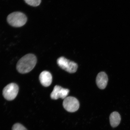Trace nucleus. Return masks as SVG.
<instances>
[{"label":"nucleus","mask_w":130,"mask_h":130,"mask_svg":"<svg viewBox=\"0 0 130 130\" xmlns=\"http://www.w3.org/2000/svg\"><path fill=\"white\" fill-rule=\"evenodd\" d=\"M36 56L32 54L25 55L19 60L16 66L18 72L21 74L28 73L32 70L36 64Z\"/></svg>","instance_id":"obj_1"},{"label":"nucleus","mask_w":130,"mask_h":130,"mask_svg":"<svg viewBox=\"0 0 130 130\" xmlns=\"http://www.w3.org/2000/svg\"><path fill=\"white\" fill-rule=\"evenodd\" d=\"M7 20L8 23L12 26L18 27L25 25L27 22V18L23 13L14 12L8 15Z\"/></svg>","instance_id":"obj_2"},{"label":"nucleus","mask_w":130,"mask_h":130,"mask_svg":"<svg viewBox=\"0 0 130 130\" xmlns=\"http://www.w3.org/2000/svg\"><path fill=\"white\" fill-rule=\"evenodd\" d=\"M57 63L60 67L68 72L73 73L77 71L78 65L77 63L70 61L64 57H61L58 58Z\"/></svg>","instance_id":"obj_3"},{"label":"nucleus","mask_w":130,"mask_h":130,"mask_svg":"<svg viewBox=\"0 0 130 130\" xmlns=\"http://www.w3.org/2000/svg\"><path fill=\"white\" fill-rule=\"evenodd\" d=\"M19 90L18 86L14 83L10 84L4 87L3 93L4 98L8 101H12L15 98Z\"/></svg>","instance_id":"obj_4"},{"label":"nucleus","mask_w":130,"mask_h":130,"mask_svg":"<svg viewBox=\"0 0 130 130\" xmlns=\"http://www.w3.org/2000/svg\"><path fill=\"white\" fill-rule=\"evenodd\" d=\"M63 105L67 111L70 112H74L79 109V104L78 100L75 98L69 96L64 99Z\"/></svg>","instance_id":"obj_5"},{"label":"nucleus","mask_w":130,"mask_h":130,"mask_svg":"<svg viewBox=\"0 0 130 130\" xmlns=\"http://www.w3.org/2000/svg\"><path fill=\"white\" fill-rule=\"evenodd\" d=\"M69 92V89L64 88L61 86L56 85L50 94V97L52 99L54 100H57L59 98L64 99L67 97Z\"/></svg>","instance_id":"obj_6"},{"label":"nucleus","mask_w":130,"mask_h":130,"mask_svg":"<svg viewBox=\"0 0 130 130\" xmlns=\"http://www.w3.org/2000/svg\"><path fill=\"white\" fill-rule=\"evenodd\" d=\"M96 84L99 88L105 89L108 84V76L105 72H101L98 74L96 78Z\"/></svg>","instance_id":"obj_7"},{"label":"nucleus","mask_w":130,"mask_h":130,"mask_svg":"<svg viewBox=\"0 0 130 130\" xmlns=\"http://www.w3.org/2000/svg\"><path fill=\"white\" fill-rule=\"evenodd\" d=\"M39 80L42 85L48 87L51 85L52 82V76L48 71H44L40 73Z\"/></svg>","instance_id":"obj_8"},{"label":"nucleus","mask_w":130,"mask_h":130,"mask_svg":"<svg viewBox=\"0 0 130 130\" xmlns=\"http://www.w3.org/2000/svg\"><path fill=\"white\" fill-rule=\"evenodd\" d=\"M109 119L110 124L112 127H116L121 122V115L117 112H113L110 114Z\"/></svg>","instance_id":"obj_9"},{"label":"nucleus","mask_w":130,"mask_h":130,"mask_svg":"<svg viewBox=\"0 0 130 130\" xmlns=\"http://www.w3.org/2000/svg\"><path fill=\"white\" fill-rule=\"evenodd\" d=\"M27 4L29 5L36 7L40 5L41 0H24Z\"/></svg>","instance_id":"obj_10"},{"label":"nucleus","mask_w":130,"mask_h":130,"mask_svg":"<svg viewBox=\"0 0 130 130\" xmlns=\"http://www.w3.org/2000/svg\"><path fill=\"white\" fill-rule=\"evenodd\" d=\"M12 130H27L25 127L19 123H16L13 125Z\"/></svg>","instance_id":"obj_11"}]
</instances>
